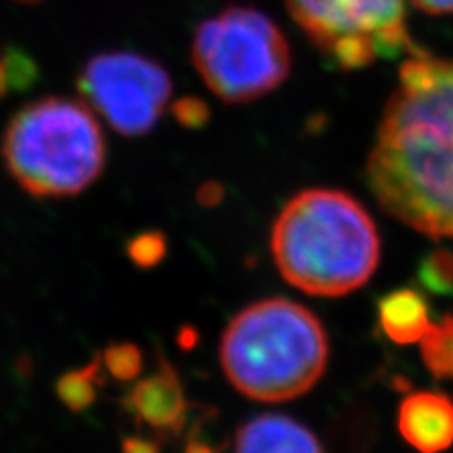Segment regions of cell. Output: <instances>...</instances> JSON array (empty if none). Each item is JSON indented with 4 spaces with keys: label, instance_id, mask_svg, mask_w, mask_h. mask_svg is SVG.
I'll return each mask as SVG.
<instances>
[{
    "label": "cell",
    "instance_id": "6da1fadb",
    "mask_svg": "<svg viewBox=\"0 0 453 453\" xmlns=\"http://www.w3.org/2000/svg\"><path fill=\"white\" fill-rule=\"evenodd\" d=\"M366 183L396 221L453 238V61L410 53L381 113Z\"/></svg>",
    "mask_w": 453,
    "mask_h": 453
},
{
    "label": "cell",
    "instance_id": "7a4b0ae2",
    "mask_svg": "<svg viewBox=\"0 0 453 453\" xmlns=\"http://www.w3.org/2000/svg\"><path fill=\"white\" fill-rule=\"evenodd\" d=\"M271 250L280 274L293 288L311 296H344L376 273L380 234L356 196L311 188L281 208Z\"/></svg>",
    "mask_w": 453,
    "mask_h": 453
},
{
    "label": "cell",
    "instance_id": "3957f363",
    "mask_svg": "<svg viewBox=\"0 0 453 453\" xmlns=\"http://www.w3.org/2000/svg\"><path fill=\"white\" fill-rule=\"evenodd\" d=\"M219 361L226 380L259 403L308 393L329 363V340L314 311L288 299H265L226 325Z\"/></svg>",
    "mask_w": 453,
    "mask_h": 453
},
{
    "label": "cell",
    "instance_id": "277c9868",
    "mask_svg": "<svg viewBox=\"0 0 453 453\" xmlns=\"http://www.w3.org/2000/svg\"><path fill=\"white\" fill-rule=\"evenodd\" d=\"M0 157L27 195L68 198L103 176L108 144L98 116L83 98L48 95L12 113Z\"/></svg>",
    "mask_w": 453,
    "mask_h": 453
},
{
    "label": "cell",
    "instance_id": "5b68a950",
    "mask_svg": "<svg viewBox=\"0 0 453 453\" xmlns=\"http://www.w3.org/2000/svg\"><path fill=\"white\" fill-rule=\"evenodd\" d=\"M191 61L206 88L229 104L263 98L291 73V50L281 28L251 6H229L198 25Z\"/></svg>",
    "mask_w": 453,
    "mask_h": 453
},
{
    "label": "cell",
    "instance_id": "8992f818",
    "mask_svg": "<svg viewBox=\"0 0 453 453\" xmlns=\"http://www.w3.org/2000/svg\"><path fill=\"white\" fill-rule=\"evenodd\" d=\"M299 25L327 59L359 70L418 50L408 33L404 0H286Z\"/></svg>",
    "mask_w": 453,
    "mask_h": 453
},
{
    "label": "cell",
    "instance_id": "52a82bcc",
    "mask_svg": "<svg viewBox=\"0 0 453 453\" xmlns=\"http://www.w3.org/2000/svg\"><path fill=\"white\" fill-rule=\"evenodd\" d=\"M78 91L113 131L138 138L159 123L173 95L163 65L136 51H103L80 70Z\"/></svg>",
    "mask_w": 453,
    "mask_h": 453
},
{
    "label": "cell",
    "instance_id": "ba28073f",
    "mask_svg": "<svg viewBox=\"0 0 453 453\" xmlns=\"http://www.w3.org/2000/svg\"><path fill=\"white\" fill-rule=\"evenodd\" d=\"M123 408L136 423H144L159 433H178L188 418L189 404L176 368L166 359L157 371L140 380L123 399Z\"/></svg>",
    "mask_w": 453,
    "mask_h": 453
},
{
    "label": "cell",
    "instance_id": "9c48e42d",
    "mask_svg": "<svg viewBox=\"0 0 453 453\" xmlns=\"http://www.w3.org/2000/svg\"><path fill=\"white\" fill-rule=\"evenodd\" d=\"M399 431L421 453H441L453 444V401L442 393L418 391L399 408Z\"/></svg>",
    "mask_w": 453,
    "mask_h": 453
},
{
    "label": "cell",
    "instance_id": "30bf717a",
    "mask_svg": "<svg viewBox=\"0 0 453 453\" xmlns=\"http://www.w3.org/2000/svg\"><path fill=\"white\" fill-rule=\"evenodd\" d=\"M234 453H323L318 436L293 418L263 414L236 433Z\"/></svg>",
    "mask_w": 453,
    "mask_h": 453
},
{
    "label": "cell",
    "instance_id": "8fae6325",
    "mask_svg": "<svg viewBox=\"0 0 453 453\" xmlns=\"http://www.w3.org/2000/svg\"><path fill=\"white\" fill-rule=\"evenodd\" d=\"M380 325L395 344L419 342L429 331V304L416 289H396L378 301Z\"/></svg>",
    "mask_w": 453,
    "mask_h": 453
},
{
    "label": "cell",
    "instance_id": "7c38bea8",
    "mask_svg": "<svg viewBox=\"0 0 453 453\" xmlns=\"http://www.w3.org/2000/svg\"><path fill=\"white\" fill-rule=\"evenodd\" d=\"M101 359L95 357L81 368H73V371L59 376L55 384L57 399L61 404L74 414H81L91 408L98 396V388L103 386L101 376Z\"/></svg>",
    "mask_w": 453,
    "mask_h": 453
},
{
    "label": "cell",
    "instance_id": "4fadbf2b",
    "mask_svg": "<svg viewBox=\"0 0 453 453\" xmlns=\"http://www.w3.org/2000/svg\"><path fill=\"white\" fill-rule=\"evenodd\" d=\"M421 357L429 372L438 378H453V316H444L441 323H431L423 334Z\"/></svg>",
    "mask_w": 453,
    "mask_h": 453
},
{
    "label": "cell",
    "instance_id": "5bb4252c",
    "mask_svg": "<svg viewBox=\"0 0 453 453\" xmlns=\"http://www.w3.org/2000/svg\"><path fill=\"white\" fill-rule=\"evenodd\" d=\"M38 78L36 63L16 46L0 48V98L25 91Z\"/></svg>",
    "mask_w": 453,
    "mask_h": 453
},
{
    "label": "cell",
    "instance_id": "9a60e30c",
    "mask_svg": "<svg viewBox=\"0 0 453 453\" xmlns=\"http://www.w3.org/2000/svg\"><path fill=\"white\" fill-rule=\"evenodd\" d=\"M418 280L433 295L453 296V251L434 250L418 266Z\"/></svg>",
    "mask_w": 453,
    "mask_h": 453
},
{
    "label": "cell",
    "instance_id": "2e32d148",
    "mask_svg": "<svg viewBox=\"0 0 453 453\" xmlns=\"http://www.w3.org/2000/svg\"><path fill=\"white\" fill-rule=\"evenodd\" d=\"M103 365L111 378L119 381H133L140 376L144 357L133 342H113L103 353Z\"/></svg>",
    "mask_w": 453,
    "mask_h": 453
},
{
    "label": "cell",
    "instance_id": "e0dca14e",
    "mask_svg": "<svg viewBox=\"0 0 453 453\" xmlns=\"http://www.w3.org/2000/svg\"><path fill=\"white\" fill-rule=\"evenodd\" d=\"M131 261L140 268H153L159 265L166 255V238L163 233L151 231L134 236L127 246Z\"/></svg>",
    "mask_w": 453,
    "mask_h": 453
},
{
    "label": "cell",
    "instance_id": "ac0fdd59",
    "mask_svg": "<svg viewBox=\"0 0 453 453\" xmlns=\"http://www.w3.org/2000/svg\"><path fill=\"white\" fill-rule=\"evenodd\" d=\"M121 453H161V444L144 436H125Z\"/></svg>",
    "mask_w": 453,
    "mask_h": 453
},
{
    "label": "cell",
    "instance_id": "d6986e66",
    "mask_svg": "<svg viewBox=\"0 0 453 453\" xmlns=\"http://www.w3.org/2000/svg\"><path fill=\"white\" fill-rule=\"evenodd\" d=\"M418 10L427 16H451L453 0H410Z\"/></svg>",
    "mask_w": 453,
    "mask_h": 453
},
{
    "label": "cell",
    "instance_id": "ffe728a7",
    "mask_svg": "<svg viewBox=\"0 0 453 453\" xmlns=\"http://www.w3.org/2000/svg\"><path fill=\"white\" fill-rule=\"evenodd\" d=\"M176 342L181 349H186V351L193 349L198 344V331L195 327H191V325H183L178 333Z\"/></svg>",
    "mask_w": 453,
    "mask_h": 453
},
{
    "label": "cell",
    "instance_id": "44dd1931",
    "mask_svg": "<svg viewBox=\"0 0 453 453\" xmlns=\"http://www.w3.org/2000/svg\"><path fill=\"white\" fill-rule=\"evenodd\" d=\"M183 453H218V451L211 448L210 444H206L203 441H196V438H191V441L186 446V451H183Z\"/></svg>",
    "mask_w": 453,
    "mask_h": 453
},
{
    "label": "cell",
    "instance_id": "7402d4cb",
    "mask_svg": "<svg viewBox=\"0 0 453 453\" xmlns=\"http://www.w3.org/2000/svg\"><path fill=\"white\" fill-rule=\"evenodd\" d=\"M13 3H23V4H35V3H40V0H13Z\"/></svg>",
    "mask_w": 453,
    "mask_h": 453
}]
</instances>
